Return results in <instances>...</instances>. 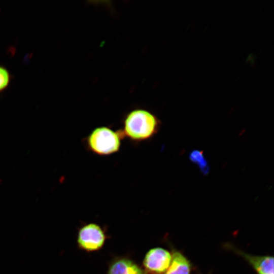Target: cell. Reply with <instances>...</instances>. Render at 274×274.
Here are the masks:
<instances>
[{"mask_svg": "<svg viewBox=\"0 0 274 274\" xmlns=\"http://www.w3.org/2000/svg\"><path fill=\"white\" fill-rule=\"evenodd\" d=\"M160 126L161 121L155 115L145 109H136L125 116L121 130L124 137L138 143L152 139Z\"/></svg>", "mask_w": 274, "mask_h": 274, "instance_id": "cell-1", "label": "cell"}, {"mask_svg": "<svg viewBox=\"0 0 274 274\" xmlns=\"http://www.w3.org/2000/svg\"><path fill=\"white\" fill-rule=\"evenodd\" d=\"M121 130L105 126L94 128L85 138L87 149L99 156H108L118 152L124 138Z\"/></svg>", "mask_w": 274, "mask_h": 274, "instance_id": "cell-2", "label": "cell"}, {"mask_svg": "<svg viewBox=\"0 0 274 274\" xmlns=\"http://www.w3.org/2000/svg\"><path fill=\"white\" fill-rule=\"evenodd\" d=\"M106 238V234L102 228L97 224L90 223L80 228L77 241L80 249L90 252L101 249Z\"/></svg>", "mask_w": 274, "mask_h": 274, "instance_id": "cell-3", "label": "cell"}, {"mask_svg": "<svg viewBox=\"0 0 274 274\" xmlns=\"http://www.w3.org/2000/svg\"><path fill=\"white\" fill-rule=\"evenodd\" d=\"M172 260V253L161 247L150 249L146 254L143 264L146 273L164 274Z\"/></svg>", "mask_w": 274, "mask_h": 274, "instance_id": "cell-4", "label": "cell"}, {"mask_svg": "<svg viewBox=\"0 0 274 274\" xmlns=\"http://www.w3.org/2000/svg\"><path fill=\"white\" fill-rule=\"evenodd\" d=\"M226 247L242 256L251 265L257 274H273V256L252 255L229 244L226 245Z\"/></svg>", "mask_w": 274, "mask_h": 274, "instance_id": "cell-5", "label": "cell"}, {"mask_svg": "<svg viewBox=\"0 0 274 274\" xmlns=\"http://www.w3.org/2000/svg\"><path fill=\"white\" fill-rule=\"evenodd\" d=\"M107 274H147L132 260L125 257H118L113 259L109 265Z\"/></svg>", "mask_w": 274, "mask_h": 274, "instance_id": "cell-6", "label": "cell"}, {"mask_svg": "<svg viewBox=\"0 0 274 274\" xmlns=\"http://www.w3.org/2000/svg\"><path fill=\"white\" fill-rule=\"evenodd\" d=\"M172 260L164 274H190L193 266L190 261L181 252L172 249Z\"/></svg>", "mask_w": 274, "mask_h": 274, "instance_id": "cell-7", "label": "cell"}, {"mask_svg": "<svg viewBox=\"0 0 274 274\" xmlns=\"http://www.w3.org/2000/svg\"><path fill=\"white\" fill-rule=\"evenodd\" d=\"M189 158L192 162L196 163L198 166L203 174L206 175L209 173V166L207 160L204 157L202 151L194 150L190 154Z\"/></svg>", "mask_w": 274, "mask_h": 274, "instance_id": "cell-8", "label": "cell"}, {"mask_svg": "<svg viewBox=\"0 0 274 274\" xmlns=\"http://www.w3.org/2000/svg\"><path fill=\"white\" fill-rule=\"evenodd\" d=\"M11 75L9 71L2 65H0V92L9 86L11 80Z\"/></svg>", "mask_w": 274, "mask_h": 274, "instance_id": "cell-9", "label": "cell"}]
</instances>
